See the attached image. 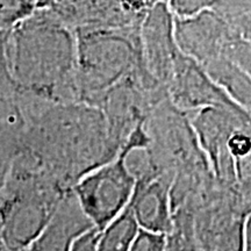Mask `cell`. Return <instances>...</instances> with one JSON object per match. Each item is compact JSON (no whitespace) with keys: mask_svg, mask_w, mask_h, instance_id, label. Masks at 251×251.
<instances>
[{"mask_svg":"<svg viewBox=\"0 0 251 251\" xmlns=\"http://www.w3.org/2000/svg\"><path fill=\"white\" fill-rule=\"evenodd\" d=\"M191 113L192 119H188V122L196 140L208 153L216 171H219L225 153H229L227 150L229 137L237 130L250 131V113L216 107H207Z\"/></svg>","mask_w":251,"mask_h":251,"instance_id":"ba28073f","label":"cell"},{"mask_svg":"<svg viewBox=\"0 0 251 251\" xmlns=\"http://www.w3.org/2000/svg\"><path fill=\"white\" fill-rule=\"evenodd\" d=\"M100 237V230L90 228L75 238L69 251H97Z\"/></svg>","mask_w":251,"mask_h":251,"instance_id":"2e32d148","label":"cell"},{"mask_svg":"<svg viewBox=\"0 0 251 251\" xmlns=\"http://www.w3.org/2000/svg\"><path fill=\"white\" fill-rule=\"evenodd\" d=\"M92 227L74 193L63 194L48 224L24 251H69L75 238Z\"/></svg>","mask_w":251,"mask_h":251,"instance_id":"9c48e42d","label":"cell"},{"mask_svg":"<svg viewBox=\"0 0 251 251\" xmlns=\"http://www.w3.org/2000/svg\"><path fill=\"white\" fill-rule=\"evenodd\" d=\"M146 1H147V4H148V7L150 8V7H152L153 5L161 4V2H166V4H168L169 0H146Z\"/></svg>","mask_w":251,"mask_h":251,"instance_id":"44dd1931","label":"cell"},{"mask_svg":"<svg viewBox=\"0 0 251 251\" xmlns=\"http://www.w3.org/2000/svg\"><path fill=\"white\" fill-rule=\"evenodd\" d=\"M37 8L34 0H0V30L11 31Z\"/></svg>","mask_w":251,"mask_h":251,"instance_id":"8fae6325","label":"cell"},{"mask_svg":"<svg viewBox=\"0 0 251 251\" xmlns=\"http://www.w3.org/2000/svg\"><path fill=\"white\" fill-rule=\"evenodd\" d=\"M140 25L75 34L79 102L99 108L105 97L115 87L130 80L151 77L143 64Z\"/></svg>","mask_w":251,"mask_h":251,"instance_id":"7a4b0ae2","label":"cell"},{"mask_svg":"<svg viewBox=\"0 0 251 251\" xmlns=\"http://www.w3.org/2000/svg\"><path fill=\"white\" fill-rule=\"evenodd\" d=\"M165 251H183V250L180 249V247L176 242H174V244H172L171 241H168V247H166Z\"/></svg>","mask_w":251,"mask_h":251,"instance_id":"ac0fdd59","label":"cell"},{"mask_svg":"<svg viewBox=\"0 0 251 251\" xmlns=\"http://www.w3.org/2000/svg\"><path fill=\"white\" fill-rule=\"evenodd\" d=\"M148 146L149 136L143 124L137 125L114 158L81 175L72 187L83 214L98 230L118 218L133 198L136 178L126 163L128 151Z\"/></svg>","mask_w":251,"mask_h":251,"instance_id":"3957f363","label":"cell"},{"mask_svg":"<svg viewBox=\"0 0 251 251\" xmlns=\"http://www.w3.org/2000/svg\"><path fill=\"white\" fill-rule=\"evenodd\" d=\"M9 31L0 30V101L17 98V89L12 80L7 63V39Z\"/></svg>","mask_w":251,"mask_h":251,"instance_id":"7c38bea8","label":"cell"},{"mask_svg":"<svg viewBox=\"0 0 251 251\" xmlns=\"http://www.w3.org/2000/svg\"><path fill=\"white\" fill-rule=\"evenodd\" d=\"M174 34L181 54L200 65L219 58L228 41L242 37L213 11H203L190 18L175 17Z\"/></svg>","mask_w":251,"mask_h":251,"instance_id":"8992f818","label":"cell"},{"mask_svg":"<svg viewBox=\"0 0 251 251\" xmlns=\"http://www.w3.org/2000/svg\"><path fill=\"white\" fill-rule=\"evenodd\" d=\"M208 77L229 98L240 107L250 112L251 107V78L250 74L243 71L225 58H214L201 64Z\"/></svg>","mask_w":251,"mask_h":251,"instance_id":"30bf717a","label":"cell"},{"mask_svg":"<svg viewBox=\"0 0 251 251\" xmlns=\"http://www.w3.org/2000/svg\"><path fill=\"white\" fill-rule=\"evenodd\" d=\"M79 1H83V0H51L50 4H75Z\"/></svg>","mask_w":251,"mask_h":251,"instance_id":"d6986e66","label":"cell"},{"mask_svg":"<svg viewBox=\"0 0 251 251\" xmlns=\"http://www.w3.org/2000/svg\"><path fill=\"white\" fill-rule=\"evenodd\" d=\"M168 241L166 235L139 229L128 251H165Z\"/></svg>","mask_w":251,"mask_h":251,"instance_id":"5bb4252c","label":"cell"},{"mask_svg":"<svg viewBox=\"0 0 251 251\" xmlns=\"http://www.w3.org/2000/svg\"><path fill=\"white\" fill-rule=\"evenodd\" d=\"M165 92L171 105L185 114L207 107L248 112L216 85L199 63L180 51L165 85Z\"/></svg>","mask_w":251,"mask_h":251,"instance_id":"277c9868","label":"cell"},{"mask_svg":"<svg viewBox=\"0 0 251 251\" xmlns=\"http://www.w3.org/2000/svg\"><path fill=\"white\" fill-rule=\"evenodd\" d=\"M251 148V140H250V131L247 130H237L229 137L227 143V150L231 158L244 159L246 157H249Z\"/></svg>","mask_w":251,"mask_h":251,"instance_id":"9a60e30c","label":"cell"},{"mask_svg":"<svg viewBox=\"0 0 251 251\" xmlns=\"http://www.w3.org/2000/svg\"><path fill=\"white\" fill-rule=\"evenodd\" d=\"M175 17L166 2L153 5L140 25V42L144 68L165 90L179 49L175 41Z\"/></svg>","mask_w":251,"mask_h":251,"instance_id":"5b68a950","label":"cell"},{"mask_svg":"<svg viewBox=\"0 0 251 251\" xmlns=\"http://www.w3.org/2000/svg\"><path fill=\"white\" fill-rule=\"evenodd\" d=\"M218 0H169L168 6L177 18H190L203 11H212Z\"/></svg>","mask_w":251,"mask_h":251,"instance_id":"4fadbf2b","label":"cell"},{"mask_svg":"<svg viewBox=\"0 0 251 251\" xmlns=\"http://www.w3.org/2000/svg\"><path fill=\"white\" fill-rule=\"evenodd\" d=\"M7 63L17 94L79 102L76 35L50 7L37 8L8 33Z\"/></svg>","mask_w":251,"mask_h":251,"instance_id":"6da1fadb","label":"cell"},{"mask_svg":"<svg viewBox=\"0 0 251 251\" xmlns=\"http://www.w3.org/2000/svg\"><path fill=\"white\" fill-rule=\"evenodd\" d=\"M170 180L162 174L136 178L129 207L140 229L168 236L172 230Z\"/></svg>","mask_w":251,"mask_h":251,"instance_id":"52a82bcc","label":"cell"},{"mask_svg":"<svg viewBox=\"0 0 251 251\" xmlns=\"http://www.w3.org/2000/svg\"><path fill=\"white\" fill-rule=\"evenodd\" d=\"M34 1L39 5L40 8H43V7H49L50 1H51V0H34Z\"/></svg>","mask_w":251,"mask_h":251,"instance_id":"ffe728a7","label":"cell"},{"mask_svg":"<svg viewBox=\"0 0 251 251\" xmlns=\"http://www.w3.org/2000/svg\"><path fill=\"white\" fill-rule=\"evenodd\" d=\"M251 228H250V221L248 220L246 229H244V237H243V246H244V251H250V240H251Z\"/></svg>","mask_w":251,"mask_h":251,"instance_id":"e0dca14e","label":"cell"}]
</instances>
